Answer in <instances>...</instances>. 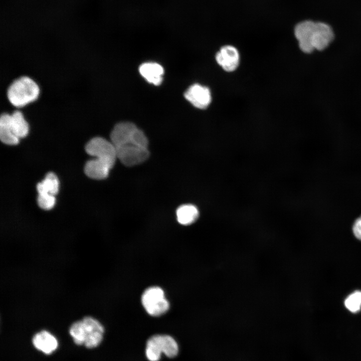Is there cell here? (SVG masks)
<instances>
[{
    "label": "cell",
    "mask_w": 361,
    "mask_h": 361,
    "mask_svg": "<svg viewBox=\"0 0 361 361\" xmlns=\"http://www.w3.org/2000/svg\"><path fill=\"white\" fill-rule=\"evenodd\" d=\"M110 141L115 148L117 158L125 165L140 164L149 156L146 136L131 122L117 124L111 132Z\"/></svg>",
    "instance_id": "6da1fadb"
},
{
    "label": "cell",
    "mask_w": 361,
    "mask_h": 361,
    "mask_svg": "<svg viewBox=\"0 0 361 361\" xmlns=\"http://www.w3.org/2000/svg\"><path fill=\"white\" fill-rule=\"evenodd\" d=\"M86 152L95 158L85 164L84 171L95 179L106 178L117 158L115 148L110 141L100 137L91 139L85 146Z\"/></svg>",
    "instance_id": "7a4b0ae2"
},
{
    "label": "cell",
    "mask_w": 361,
    "mask_h": 361,
    "mask_svg": "<svg viewBox=\"0 0 361 361\" xmlns=\"http://www.w3.org/2000/svg\"><path fill=\"white\" fill-rule=\"evenodd\" d=\"M39 87L31 78L23 76L15 80L9 86L7 96L9 101L18 107L24 106L38 97Z\"/></svg>",
    "instance_id": "3957f363"
},
{
    "label": "cell",
    "mask_w": 361,
    "mask_h": 361,
    "mask_svg": "<svg viewBox=\"0 0 361 361\" xmlns=\"http://www.w3.org/2000/svg\"><path fill=\"white\" fill-rule=\"evenodd\" d=\"M178 351L176 341L168 335H155L147 340L145 354L149 361H158L162 353L169 357L175 356Z\"/></svg>",
    "instance_id": "277c9868"
},
{
    "label": "cell",
    "mask_w": 361,
    "mask_h": 361,
    "mask_svg": "<svg viewBox=\"0 0 361 361\" xmlns=\"http://www.w3.org/2000/svg\"><path fill=\"white\" fill-rule=\"evenodd\" d=\"M141 303L146 311L150 315L157 316L169 309V303L163 290L157 286L147 288L141 296Z\"/></svg>",
    "instance_id": "5b68a950"
},
{
    "label": "cell",
    "mask_w": 361,
    "mask_h": 361,
    "mask_svg": "<svg viewBox=\"0 0 361 361\" xmlns=\"http://www.w3.org/2000/svg\"><path fill=\"white\" fill-rule=\"evenodd\" d=\"M81 321L85 337L84 345L88 348L96 347L102 340L103 326L98 320L91 316H85Z\"/></svg>",
    "instance_id": "8992f818"
},
{
    "label": "cell",
    "mask_w": 361,
    "mask_h": 361,
    "mask_svg": "<svg viewBox=\"0 0 361 361\" xmlns=\"http://www.w3.org/2000/svg\"><path fill=\"white\" fill-rule=\"evenodd\" d=\"M315 22L304 21L297 24L294 28V35L298 40L300 49L304 53L311 52L314 49L312 44Z\"/></svg>",
    "instance_id": "52a82bcc"
},
{
    "label": "cell",
    "mask_w": 361,
    "mask_h": 361,
    "mask_svg": "<svg viewBox=\"0 0 361 361\" xmlns=\"http://www.w3.org/2000/svg\"><path fill=\"white\" fill-rule=\"evenodd\" d=\"M185 97L195 107L199 109L208 107L212 100L209 89L198 84L191 86L185 92Z\"/></svg>",
    "instance_id": "ba28073f"
},
{
    "label": "cell",
    "mask_w": 361,
    "mask_h": 361,
    "mask_svg": "<svg viewBox=\"0 0 361 361\" xmlns=\"http://www.w3.org/2000/svg\"><path fill=\"white\" fill-rule=\"evenodd\" d=\"M218 64L227 72H232L238 67L240 56L238 50L233 46L222 47L216 56Z\"/></svg>",
    "instance_id": "9c48e42d"
},
{
    "label": "cell",
    "mask_w": 361,
    "mask_h": 361,
    "mask_svg": "<svg viewBox=\"0 0 361 361\" xmlns=\"http://www.w3.org/2000/svg\"><path fill=\"white\" fill-rule=\"evenodd\" d=\"M333 38V31L328 25L321 22H315L312 40L314 50L320 51L324 49Z\"/></svg>",
    "instance_id": "30bf717a"
},
{
    "label": "cell",
    "mask_w": 361,
    "mask_h": 361,
    "mask_svg": "<svg viewBox=\"0 0 361 361\" xmlns=\"http://www.w3.org/2000/svg\"><path fill=\"white\" fill-rule=\"evenodd\" d=\"M32 342L37 349L47 354L53 352L58 346L56 338L46 330H42L36 333L33 337Z\"/></svg>",
    "instance_id": "8fae6325"
},
{
    "label": "cell",
    "mask_w": 361,
    "mask_h": 361,
    "mask_svg": "<svg viewBox=\"0 0 361 361\" xmlns=\"http://www.w3.org/2000/svg\"><path fill=\"white\" fill-rule=\"evenodd\" d=\"M139 72L149 83L158 85L162 81L164 70L163 67L157 63H144L140 66Z\"/></svg>",
    "instance_id": "7c38bea8"
},
{
    "label": "cell",
    "mask_w": 361,
    "mask_h": 361,
    "mask_svg": "<svg viewBox=\"0 0 361 361\" xmlns=\"http://www.w3.org/2000/svg\"><path fill=\"white\" fill-rule=\"evenodd\" d=\"M9 124L14 134L19 139L26 137L29 132V125L21 112L16 110L9 114Z\"/></svg>",
    "instance_id": "4fadbf2b"
},
{
    "label": "cell",
    "mask_w": 361,
    "mask_h": 361,
    "mask_svg": "<svg viewBox=\"0 0 361 361\" xmlns=\"http://www.w3.org/2000/svg\"><path fill=\"white\" fill-rule=\"evenodd\" d=\"M178 222L183 225L194 223L199 216L197 208L193 205L186 204L179 207L176 212Z\"/></svg>",
    "instance_id": "5bb4252c"
},
{
    "label": "cell",
    "mask_w": 361,
    "mask_h": 361,
    "mask_svg": "<svg viewBox=\"0 0 361 361\" xmlns=\"http://www.w3.org/2000/svg\"><path fill=\"white\" fill-rule=\"evenodd\" d=\"M59 186V180L57 176L53 172H49L44 179L37 185L38 195L55 196L58 192Z\"/></svg>",
    "instance_id": "9a60e30c"
},
{
    "label": "cell",
    "mask_w": 361,
    "mask_h": 361,
    "mask_svg": "<svg viewBox=\"0 0 361 361\" xmlns=\"http://www.w3.org/2000/svg\"><path fill=\"white\" fill-rule=\"evenodd\" d=\"M9 114L3 113L0 118V139L6 144L16 145L19 142L18 138L13 133L9 121Z\"/></svg>",
    "instance_id": "2e32d148"
},
{
    "label": "cell",
    "mask_w": 361,
    "mask_h": 361,
    "mask_svg": "<svg viewBox=\"0 0 361 361\" xmlns=\"http://www.w3.org/2000/svg\"><path fill=\"white\" fill-rule=\"evenodd\" d=\"M69 333L76 344H84L85 337L81 320L75 321L71 325Z\"/></svg>",
    "instance_id": "e0dca14e"
},
{
    "label": "cell",
    "mask_w": 361,
    "mask_h": 361,
    "mask_svg": "<svg viewBox=\"0 0 361 361\" xmlns=\"http://www.w3.org/2000/svg\"><path fill=\"white\" fill-rule=\"evenodd\" d=\"M344 304L350 312L355 313L360 310L361 291H356L349 295L345 300Z\"/></svg>",
    "instance_id": "ac0fdd59"
},
{
    "label": "cell",
    "mask_w": 361,
    "mask_h": 361,
    "mask_svg": "<svg viewBox=\"0 0 361 361\" xmlns=\"http://www.w3.org/2000/svg\"><path fill=\"white\" fill-rule=\"evenodd\" d=\"M55 197L52 195H38L37 202L39 206L44 210H50L55 204Z\"/></svg>",
    "instance_id": "d6986e66"
},
{
    "label": "cell",
    "mask_w": 361,
    "mask_h": 361,
    "mask_svg": "<svg viewBox=\"0 0 361 361\" xmlns=\"http://www.w3.org/2000/svg\"><path fill=\"white\" fill-rule=\"evenodd\" d=\"M352 230L356 238L361 240V216L355 221Z\"/></svg>",
    "instance_id": "ffe728a7"
}]
</instances>
